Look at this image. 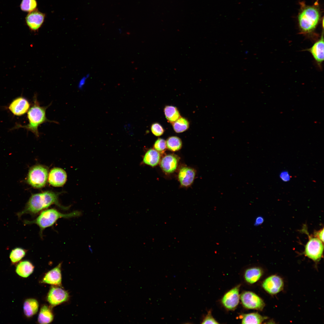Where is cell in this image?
Masks as SVG:
<instances>
[{"label": "cell", "instance_id": "cell-1", "mask_svg": "<svg viewBox=\"0 0 324 324\" xmlns=\"http://www.w3.org/2000/svg\"><path fill=\"white\" fill-rule=\"evenodd\" d=\"M58 196V193L50 191L33 194L29 198L24 209L17 212L16 215L19 219L25 214L34 216L53 204L62 209H68V207L63 206L59 203Z\"/></svg>", "mask_w": 324, "mask_h": 324}, {"label": "cell", "instance_id": "cell-2", "mask_svg": "<svg viewBox=\"0 0 324 324\" xmlns=\"http://www.w3.org/2000/svg\"><path fill=\"white\" fill-rule=\"evenodd\" d=\"M81 214V212L77 211L64 214L55 208H50L42 211L34 220H25L23 221V222L25 225L34 224L38 226L40 228V235L41 236L43 231L45 229L52 226L59 219L78 217L80 216Z\"/></svg>", "mask_w": 324, "mask_h": 324}, {"label": "cell", "instance_id": "cell-3", "mask_svg": "<svg viewBox=\"0 0 324 324\" xmlns=\"http://www.w3.org/2000/svg\"><path fill=\"white\" fill-rule=\"evenodd\" d=\"M48 106H40L36 96H34L33 105L29 109L27 113L28 124L25 125L17 124L14 128V129L23 128L33 133L37 137H39V134L38 127L40 125L48 122L57 123V122L48 120L46 117V110Z\"/></svg>", "mask_w": 324, "mask_h": 324}, {"label": "cell", "instance_id": "cell-4", "mask_svg": "<svg viewBox=\"0 0 324 324\" xmlns=\"http://www.w3.org/2000/svg\"><path fill=\"white\" fill-rule=\"evenodd\" d=\"M301 5L298 16L299 26L303 33H309L315 29L320 19L319 4L316 2L312 5H307L303 3Z\"/></svg>", "mask_w": 324, "mask_h": 324}, {"label": "cell", "instance_id": "cell-5", "mask_svg": "<svg viewBox=\"0 0 324 324\" xmlns=\"http://www.w3.org/2000/svg\"><path fill=\"white\" fill-rule=\"evenodd\" d=\"M49 172L46 167L36 165L29 170L27 177L28 183L36 188H40L45 186L48 177Z\"/></svg>", "mask_w": 324, "mask_h": 324}, {"label": "cell", "instance_id": "cell-6", "mask_svg": "<svg viewBox=\"0 0 324 324\" xmlns=\"http://www.w3.org/2000/svg\"><path fill=\"white\" fill-rule=\"evenodd\" d=\"M309 237V240L305 246L304 254L314 261H318L323 254V242L316 237Z\"/></svg>", "mask_w": 324, "mask_h": 324}, {"label": "cell", "instance_id": "cell-7", "mask_svg": "<svg viewBox=\"0 0 324 324\" xmlns=\"http://www.w3.org/2000/svg\"><path fill=\"white\" fill-rule=\"evenodd\" d=\"M240 298L243 306L248 309L261 310L265 305L260 297L251 291L243 292L240 296Z\"/></svg>", "mask_w": 324, "mask_h": 324}, {"label": "cell", "instance_id": "cell-8", "mask_svg": "<svg viewBox=\"0 0 324 324\" xmlns=\"http://www.w3.org/2000/svg\"><path fill=\"white\" fill-rule=\"evenodd\" d=\"M239 284L226 292L222 298L221 302L224 306L230 310H234L238 305L239 301Z\"/></svg>", "mask_w": 324, "mask_h": 324}, {"label": "cell", "instance_id": "cell-9", "mask_svg": "<svg viewBox=\"0 0 324 324\" xmlns=\"http://www.w3.org/2000/svg\"><path fill=\"white\" fill-rule=\"evenodd\" d=\"M69 295L65 290L59 287L52 286L48 293L47 300L52 306H55L67 301Z\"/></svg>", "mask_w": 324, "mask_h": 324}, {"label": "cell", "instance_id": "cell-10", "mask_svg": "<svg viewBox=\"0 0 324 324\" xmlns=\"http://www.w3.org/2000/svg\"><path fill=\"white\" fill-rule=\"evenodd\" d=\"M264 289L268 293L274 294L283 289L284 283L282 279L276 275L271 276L266 278L262 284Z\"/></svg>", "mask_w": 324, "mask_h": 324}, {"label": "cell", "instance_id": "cell-11", "mask_svg": "<svg viewBox=\"0 0 324 324\" xmlns=\"http://www.w3.org/2000/svg\"><path fill=\"white\" fill-rule=\"evenodd\" d=\"M67 178L65 171L63 169L55 167L51 170L49 173L48 181L52 186L59 187L65 183Z\"/></svg>", "mask_w": 324, "mask_h": 324}, {"label": "cell", "instance_id": "cell-12", "mask_svg": "<svg viewBox=\"0 0 324 324\" xmlns=\"http://www.w3.org/2000/svg\"><path fill=\"white\" fill-rule=\"evenodd\" d=\"M30 106V104L26 99L19 97L12 102L8 108L14 115L20 116L26 113L29 110Z\"/></svg>", "mask_w": 324, "mask_h": 324}, {"label": "cell", "instance_id": "cell-13", "mask_svg": "<svg viewBox=\"0 0 324 324\" xmlns=\"http://www.w3.org/2000/svg\"><path fill=\"white\" fill-rule=\"evenodd\" d=\"M45 15L40 12L35 10L29 13L26 17L27 25L32 30H38L43 24L45 19Z\"/></svg>", "mask_w": 324, "mask_h": 324}, {"label": "cell", "instance_id": "cell-14", "mask_svg": "<svg viewBox=\"0 0 324 324\" xmlns=\"http://www.w3.org/2000/svg\"><path fill=\"white\" fill-rule=\"evenodd\" d=\"M179 159L173 154L166 155L163 157L160 162L162 170L165 173L170 174L174 172L176 169Z\"/></svg>", "mask_w": 324, "mask_h": 324}, {"label": "cell", "instance_id": "cell-15", "mask_svg": "<svg viewBox=\"0 0 324 324\" xmlns=\"http://www.w3.org/2000/svg\"><path fill=\"white\" fill-rule=\"evenodd\" d=\"M196 175L194 169L189 167L184 166L180 170L178 178L181 186L187 187L193 183Z\"/></svg>", "mask_w": 324, "mask_h": 324}, {"label": "cell", "instance_id": "cell-16", "mask_svg": "<svg viewBox=\"0 0 324 324\" xmlns=\"http://www.w3.org/2000/svg\"><path fill=\"white\" fill-rule=\"evenodd\" d=\"M61 264L47 272L42 280V282L50 284L61 285Z\"/></svg>", "mask_w": 324, "mask_h": 324}, {"label": "cell", "instance_id": "cell-17", "mask_svg": "<svg viewBox=\"0 0 324 324\" xmlns=\"http://www.w3.org/2000/svg\"><path fill=\"white\" fill-rule=\"evenodd\" d=\"M319 64L324 60V38L323 34L320 38L308 50Z\"/></svg>", "mask_w": 324, "mask_h": 324}, {"label": "cell", "instance_id": "cell-18", "mask_svg": "<svg viewBox=\"0 0 324 324\" xmlns=\"http://www.w3.org/2000/svg\"><path fill=\"white\" fill-rule=\"evenodd\" d=\"M34 267L29 261L25 260L17 263L15 271L19 276L24 278L28 277L33 272Z\"/></svg>", "mask_w": 324, "mask_h": 324}, {"label": "cell", "instance_id": "cell-19", "mask_svg": "<svg viewBox=\"0 0 324 324\" xmlns=\"http://www.w3.org/2000/svg\"><path fill=\"white\" fill-rule=\"evenodd\" d=\"M160 156V153L154 148L148 150L142 159L143 163L152 167L156 166L159 163Z\"/></svg>", "mask_w": 324, "mask_h": 324}, {"label": "cell", "instance_id": "cell-20", "mask_svg": "<svg viewBox=\"0 0 324 324\" xmlns=\"http://www.w3.org/2000/svg\"><path fill=\"white\" fill-rule=\"evenodd\" d=\"M262 274V270L259 268L254 267L247 269L244 274L246 281L250 284H253L258 281Z\"/></svg>", "mask_w": 324, "mask_h": 324}, {"label": "cell", "instance_id": "cell-21", "mask_svg": "<svg viewBox=\"0 0 324 324\" xmlns=\"http://www.w3.org/2000/svg\"><path fill=\"white\" fill-rule=\"evenodd\" d=\"M38 307V302L35 299L32 298L26 299L23 305L24 314L28 317L32 316L37 312Z\"/></svg>", "mask_w": 324, "mask_h": 324}, {"label": "cell", "instance_id": "cell-22", "mask_svg": "<svg viewBox=\"0 0 324 324\" xmlns=\"http://www.w3.org/2000/svg\"><path fill=\"white\" fill-rule=\"evenodd\" d=\"M241 317L242 324H260L267 318L257 313L243 314Z\"/></svg>", "mask_w": 324, "mask_h": 324}, {"label": "cell", "instance_id": "cell-23", "mask_svg": "<svg viewBox=\"0 0 324 324\" xmlns=\"http://www.w3.org/2000/svg\"><path fill=\"white\" fill-rule=\"evenodd\" d=\"M53 319V314L50 308L46 305L43 306L40 309L38 317V321L40 324H48Z\"/></svg>", "mask_w": 324, "mask_h": 324}, {"label": "cell", "instance_id": "cell-24", "mask_svg": "<svg viewBox=\"0 0 324 324\" xmlns=\"http://www.w3.org/2000/svg\"><path fill=\"white\" fill-rule=\"evenodd\" d=\"M27 250L21 247H16L10 251L9 258L12 265L19 263L26 256Z\"/></svg>", "mask_w": 324, "mask_h": 324}, {"label": "cell", "instance_id": "cell-25", "mask_svg": "<svg viewBox=\"0 0 324 324\" xmlns=\"http://www.w3.org/2000/svg\"><path fill=\"white\" fill-rule=\"evenodd\" d=\"M164 112L166 118L172 124L181 117L177 108L173 106H165L164 109Z\"/></svg>", "mask_w": 324, "mask_h": 324}, {"label": "cell", "instance_id": "cell-26", "mask_svg": "<svg viewBox=\"0 0 324 324\" xmlns=\"http://www.w3.org/2000/svg\"><path fill=\"white\" fill-rule=\"evenodd\" d=\"M166 141V148L171 151H177L179 150L182 148V140L179 137L177 136L170 137Z\"/></svg>", "mask_w": 324, "mask_h": 324}, {"label": "cell", "instance_id": "cell-27", "mask_svg": "<svg viewBox=\"0 0 324 324\" xmlns=\"http://www.w3.org/2000/svg\"><path fill=\"white\" fill-rule=\"evenodd\" d=\"M174 130L177 133H181L185 131L188 129L189 123L188 120L185 118L181 117L172 124Z\"/></svg>", "mask_w": 324, "mask_h": 324}, {"label": "cell", "instance_id": "cell-28", "mask_svg": "<svg viewBox=\"0 0 324 324\" xmlns=\"http://www.w3.org/2000/svg\"><path fill=\"white\" fill-rule=\"evenodd\" d=\"M37 6L36 0H22L20 8L24 11L30 12L36 10Z\"/></svg>", "mask_w": 324, "mask_h": 324}, {"label": "cell", "instance_id": "cell-29", "mask_svg": "<svg viewBox=\"0 0 324 324\" xmlns=\"http://www.w3.org/2000/svg\"><path fill=\"white\" fill-rule=\"evenodd\" d=\"M154 148L159 152H163L166 148V141L162 138H158L154 144Z\"/></svg>", "mask_w": 324, "mask_h": 324}, {"label": "cell", "instance_id": "cell-30", "mask_svg": "<svg viewBox=\"0 0 324 324\" xmlns=\"http://www.w3.org/2000/svg\"><path fill=\"white\" fill-rule=\"evenodd\" d=\"M151 130L152 133L156 136H160L162 135L164 132V129L161 125L158 123H155L153 124L151 126Z\"/></svg>", "mask_w": 324, "mask_h": 324}, {"label": "cell", "instance_id": "cell-31", "mask_svg": "<svg viewBox=\"0 0 324 324\" xmlns=\"http://www.w3.org/2000/svg\"><path fill=\"white\" fill-rule=\"evenodd\" d=\"M201 323L218 324L219 323L212 316L211 311L210 310L203 319Z\"/></svg>", "mask_w": 324, "mask_h": 324}, {"label": "cell", "instance_id": "cell-32", "mask_svg": "<svg viewBox=\"0 0 324 324\" xmlns=\"http://www.w3.org/2000/svg\"><path fill=\"white\" fill-rule=\"evenodd\" d=\"M315 236L322 242H324V229L323 228L315 232Z\"/></svg>", "mask_w": 324, "mask_h": 324}, {"label": "cell", "instance_id": "cell-33", "mask_svg": "<svg viewBox=\"0 0 324 324\" xmlns=\"http://www.w3.org/2000/svg\"><path fill=\"white\" fill-rule=\"evenodd\" d=\"M264 219L261 216H259L256 219L254 222L255 226H258L261 224L263 222Z\"/></svg>", "mask_w": 324, "mask_h": 324}, {"label": "cell", "instance_id": "cell-34", "mask_svg": "<svg viewBox=\"0 0 324 324\" xmlns=\"http://www.w3.org/2000/svg\"><path fill=\"white\" fill-rule=\"evenodd\" d=\"M281 178L284 181H287L289 179V176L288 173L284 172L281 174Z\"/></svg>", "mask_w": 324, "mask_h": 324}]
</instances>
